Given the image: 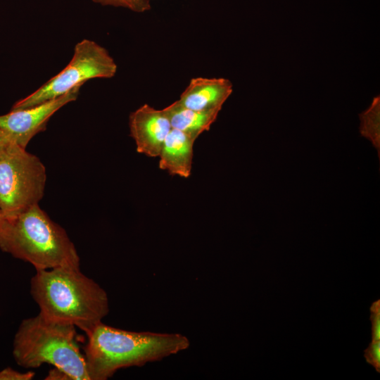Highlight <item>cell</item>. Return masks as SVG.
Listing matches in <instances>:
<instances>
[{
	"instance_id": "obj_1",
	"label": "cell",
	"mask_w": 380,
	"mask_h": 380,
	"mask_svg": "<svg viewBox=\"0 0 380 380\" xmlns=\"http://www.w3.org/2000/svg\"><path fill=\"white\" fill-rule=\"evenodd\" d=\"M30 293L43 316L72 324L86 334L109 312L106 291L80 267L36 270Z\"/></svg>"
},
{
	"instance_id": "obj_2",
	"label": "cell",
	"mask_w": 380,
	"mask_h": 380,
	"mask_svg": "<svg viewBox=\"0 0 380 380\" xmlns=\"http://www.w3.org/2000/svg\"><path fill=\"white\" fill-rule=\"evenodd\" d=\"M87 336L83 353L89 380H106L120 369L159 361L190 346L181 334L132 331L102 322Z\"/></svg>"
},
{
	"instance_id": "obj_3",
	"label": "cell",
	"mask_w": 380,
	"mask_h": 380,
	"mask_svg": "<svg viewBox=\"0 0 380 380\" xmlns=\"http://www.w3.org/2000/svg\"><path fill=\"white\" fill-rule=\"evenodd\" d=\"M0 248L36 270L80 268V258L65 230L35 204L0 226Z\"/></svg>"
},
{
	"instance_id": "obj_4",
	"label": "cell",
	"mask_w": 380,
	"mask_h": 380,
	"mask_svg": "<svg viewBox=\"0 0 380 380\" xmlns=\"http://www.w3.org/2000/svg\"><path fill=\"white\" fill-rule=\"evenodd\" d=\"M76 327L42 314L23 319L13 338V356L24 368L49 364L62 369L71 380H89Z\"/></svg>"
},
{
	"instance_id": "obj_5",
	"label": "cell",
	"mask_w": 380,
	"mask_h": 380,
	"mask_svg": "<svg viewBox=\"0 0 380 380\" xmlns=\"http://www.w3.org/2000/svg\"><path fill=\"white\" fill-rule=\"evenodd\" d=\"M46 168L39 158L9 141L0 147V210L12 220L43 198Z\"/></svg>"
},
{
	"instance_id": "obj_6",
	"label": "cell",
	"mask_w": 380,
	"mask_h": 380,
	"mask_svg": "<svg viewBox=\"0 0 380 380\" xmlns=\"http://www.w3.org/2000/svg\"><path fill=\"white\" fill-rule=\"evenodd\" d=\"M117 65L108 51L96 42L83 39L75 47L73 56L58 74L35 91L17 101L12 109L35 106L59 97L75 87H82L94 78H111L117 72Z\"/></svg>"
},
{
	"instance_id": "obj_7",
	"label": "cell",
	"mask_w": 380,
	"mask_h": 380,
	"mask_svg": "<svg viewBox=\"0 0 380 380\" xmlns=\"http://www.w3.org/2000/svg\"><path fill=\"white\" fill-rule=\"evenodd\" d=\"M81 87L41 104L24 109H11L0 115V129L11 141L26 148L30 141L46 129L50 118L61 108L77 99Z\"/></svg>"
},
{
	"instance_id": "obj_8",
	"label": "cell",
	"mask_w": 380,
	"mask_h": 380,
	"mask_svg": "<svg viewBox=\"0 0 380 380\" xmlns=\"http://www.w3.org/2000/svg\"><path fill=\"white\" fill-rule=\"evenodd\" d=\"M130 136L137 151L148 157H158L167 135L172 129L163 109L157 110L145 103L129 117Z\"/></svg>"
},
{
	"instance_id": "obj_9",
	"label": "cell",
	"mask_w": 380,
	"mask_h": 380,
	"mask_svg": "<svg viewBox=\"0 0 380 380\" xmlns=\"http://www.w3.org/2000/svg\"><path fill=\"white\" fill-rule=\"evenodd\" d=\"M232 92V84L226 78H192L176 103L194 110L222 109Z\"/></svg>"
},
{
	"instance_id": "obj_10",
	"label": "cell",
	"mask_w": 380,
	"mask_h": 380,
	"mask_svg": "<svg viewBox=\"0 0 380 380\" xmlns=\"http://www.w3.org/2000/svg\"><path fill=\"white\" fill-rule=\"evenodd\" d=\"M195 141L185 133L172 128L158 156L159 168L167 170L170 175L188 178L191 172Z\"/></svg>"
},
{
	"instance_id": "obj_11",
	"label": "cell",
	"mask_w": 380,
	"mask_h": 380,
	"mask_svg": "<svg viewBox=\"0 0 380 380\" xmlns=\"http://www.w3.org/2000/svg\"><path fill=\"white\" fill-rule=\"evenodd\" d=\"M163 110L172 128L178 129L196 140L203 132L210 129L221 110H194L182 107L175 101L163 108Z\"/></svg>"
},
{
	"instance_id": "obj_12",
	"label": "cell",
	"mask_w": 380,
	"mask_h": 380,
	"mask_svg": "<svg viewBox=\"0 0 380 380\" xmlns=\"http://www.w3.org/2000/svg\"><path fill=\"white\" fill-rule=\"evenodd\" d=\"M380 99L376 96L373 99L369 108L360 115V132L362 137L371 141L378 151L380 158Z\"/></svg>"
},
{
	"instance_id": "obj_13",
	"label": "cell",
	"mask_w": 380,
	"mask_h": 380,
	"mask_svg": "<svg viewBox=\"0 0 380 380\" xmlns=\"http://www.w3.org/2000/svg\"><path fill=\"white\" fill-rule=\"evenodd\" d=\"M104 6L123 7L137 13H144L151 8L149 0H92Z\"/></svg>"
},
{
	"instance_id": "obj_14",
	"label": "cell",
	"mask_w": 380,
	"mask_h": 380,
	"mask_svg": "<svg viewBox=\"0 0 380 380\" xmlns=\"http://www.w3.org/2000/svg\"><path fill=\"white\" fill-rule=\"evenodd\" d=\"M364 357L367 363L380 372V341H372L364 350Z\"/></svg>"
},
{
	"instance_id": "obj_15",
	"label": "cell",
	"mask_w": 380,
	"mask_h": 380,
	"mask_svg": "<svg viewBox=\"0 0 380 380\" xmlns=\"http://www.w3.org/2000/svg\"><path fill=\"white\" fill-rule=\"evenodd\" d=\"M369 319L372 324V341H380V300L371 305Z\"/></svg>"
},
{
	"instance_id": "obj_16",
	"label": "cell",
	"mask_w": 380,
	"mask_h": 380,
	"mask_svg": "<svg viewBox=\"0 0 380 380\" xmlns=\"http://www.w3.org/2000/svg\"><path fill=\"white\" fill-rule=\"evenodd\" d=\"M34 376V372H21L11 367H6L0 371V380H32Z\"/></svg>"
},
{
	"instance_id": "obj_17",
	"label": "cell",
	"mask_w": 380,
	"mask_h": 380,
	"mask_svg": "<svg viewBox=\"0 0 380 380\" xmlns=\"http://www.w3.org/2000/svg\"><path fill=\"white\" fill-rule=\"evenodd\" d=\"M46 380H71L67 373L61 369L54 367L49 370L46 375Z\"/></svg>"
},
{
	"instance_id": "obj_18",
	"label": "cell",
	"mask_w": 380,
	"mask_h": 380,
	"mask_svg": "<svg viewBox=\"0 0 380 380\" xmlns=\"http://www.w3.org/2000/svg\"><path fill=\"white\" fill-rule=\"evenodd\" d=\"M11 141L10 138L0 129V147Z\"/></svg>"
},
{
	"instance_id": "obj_19",
	"label": "cell",
	"mask_w": 380,
	"mask_h": 380,
	"mask_svg": "<svg viewBox=\"0 0 380 380\" xmlns=\"http://www.w3.org/2000/svg\"><path fill=\"white\" fill-rule=\"evenodd\" d=\"M3 220H4V217H3L1 211V210H0V226H1V223H2V222H3Z\"/></svg>"
}]
</instances>
